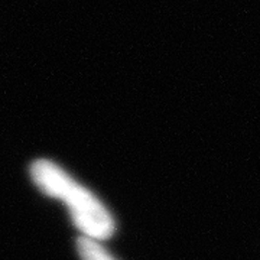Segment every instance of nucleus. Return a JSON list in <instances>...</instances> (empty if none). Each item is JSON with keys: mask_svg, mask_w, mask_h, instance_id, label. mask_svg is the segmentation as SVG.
<instances>
[{"mask_svg": "<svg viewBox=\"0 0 260 260\" xmlns=\"http://www.w3.org/2000/svg\"><path fill=\"white\" fill-rule=\"evenodd\" d=\"M77 251L81 260H117L102 242L81 236L77 240Z\"/></svg>", "mask_w": 260, "mask_h": 260, "instance_id": "obj_2", "label": "nucleus"}, {"mask_svg": "<svg viewBox=\"0 0 260 260\" xmlns=\"http://www.w3.org/2000/svg\"><path fill=\"white\" fill-rule=\"evenodd\" d=\"M29 172L34 184L42 194L65 204L70 218L81 233V237L99 242L112 237L116 223L109 208L64 168L48 159H38L32 162Z\"/></svg>", "mask_w": 260, "mask_h": 260, "instance_id": "obj_1", "label": "nucleus"}]
</instances>
